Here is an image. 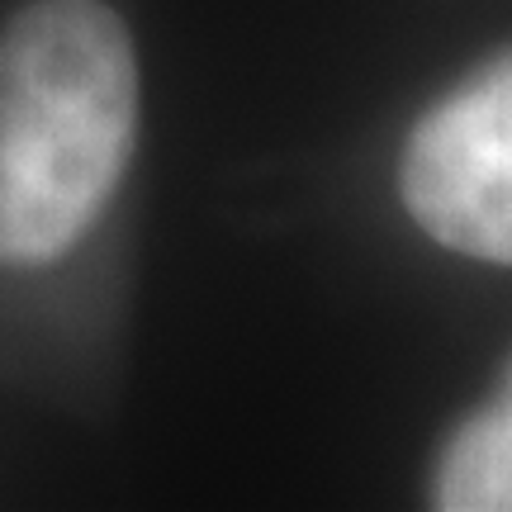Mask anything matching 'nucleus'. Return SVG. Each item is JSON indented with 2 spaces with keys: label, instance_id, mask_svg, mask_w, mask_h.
Returning <instances> with one entry per match:
<instances>
[{
  "label": "nucleus",
  "instance_id": "1",
  "mask_svg": "<svg viewBox=\"0 0 512 512\" xmlns=\"http://www.w3.org/2000/svg\"><path fill=\"white\" fill-rule=\"evenodd\" d=\"M138 133V53L100 0H34L0 34V261L38 266L110 204Z\"/></svg>",
  "mask_w": 512,
  "mask_h": 512
},
{
  "label": "nucleus",
  "instance_id": "2",
  "mask_svg": "<svg viewBox=\"0 0 512 512\" xmlns=\"http://www.w3.org/2000/svg\"><path fill=\"white\" fill-rule=\"evenodd\" d=\"M399 190L432 242L475 261H512V72L498 57L446 95L403 147Z\"/></svg>",
  "mask_w": 512,
  "mask_h": 512
},
{
  "label": "nucleus",
  "instance_id": "3",
  "mask_svg": "<svg viewBox=\"0 0 512 512\" xmlns=\"http://www.w3.org/2000/svg\"><path fill=\"white\" fill-rule=\"evenodd\" d=\"M437 508L508 512L512 508V408L508 399L460 427L437 470Z\"/></svg>",
  "mask_w": 512,
  "mask_h": 512
}]
</instances>
